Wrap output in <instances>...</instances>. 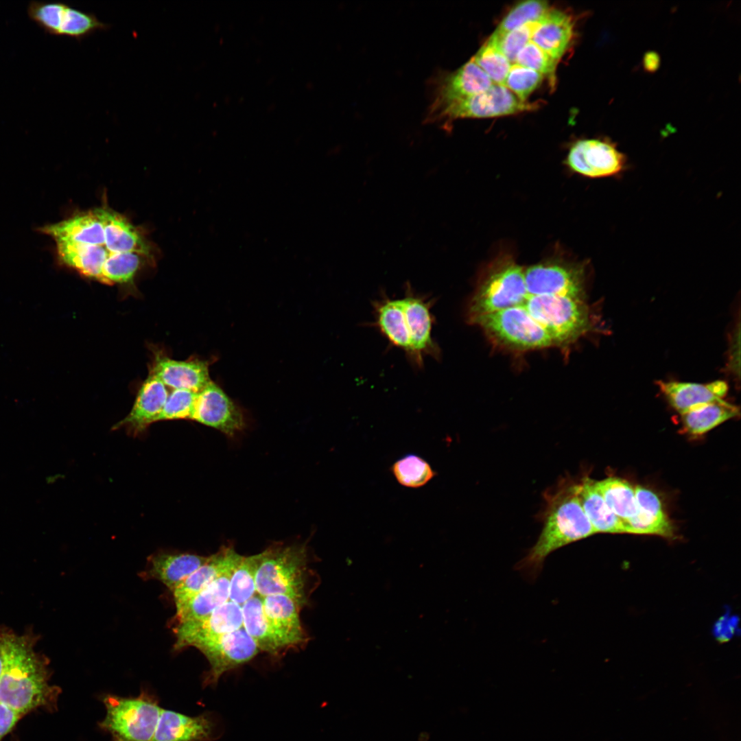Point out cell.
<instances>
[{
	"mask_svg": "<svg viewBox=\"0 0 741 741\" xmlns=\"http://www.w3.org/2000/svg\"><path fill=\"white\" fill-rule=\"evenodd\" d=\"M308 576L305 545L275 543L259 553L255 585L261 597L283 594L303 607L307 604Z\"/></svg>",
	"mask_w": 741,
	"mask_h": 741,
	"instance_id": "obj_3",
	"label": "cell"
},
{
	"mask_svg": "<svg viewBox=\"0 0 741 741\" xmlns=\"http://www.w3.org/2000/svg\"><path fill=\"white\" fill-rule=\"evenodd\" d=\"M529 296L552 295L585 299V274L582 268L544 263L524 270Z\"/></svg>",
	"mask_w": 741,
	"mask_h": 741,
	"instance_id": "obj_12",
	"label": "cell"
},
{
	"mask_svg": "<svg viewBox=\"0 0 741 741\" xmlns=\"http://www.w3.org/2000/svg\"><path fill=\"white\" fill-rule=\"evenodd\" d=\"M543 75L517 63L511 65L504 86L521 101L527 97L541 83Z\"/></svg>",
	"mask_w": 741,
	"mask_h": 741,
	"instance_id": "obj_36",
	"label": "cell"
},
{
	"mask_svg": "<svg viewBox=\"0 0 741 741\" xmlns=\"http://www.w3.org/2000/svg\"><path fill=\"white\" fill-rule=\"evenodd\" d=\"M578 494L583 510L596 533H627L626 525L608 507L595 480L583 477L578 482Z\"/></svg>",
	"mask_w": 741,
	"mask_h": 741,
	"instance_id": "obj_27",
	"label": "cell"
},
{
	"mask_svg": "<svg viewBox=\"0 0 741 741\" xmlns=\"http://www.w3.org/2000/svg\"><path fill=\"white\" fill-rule=\"evenodd\" d=\"M566 163L580 175L603 178L622 173L626 169V158L611 141L583 139L572 146Z\"/></svg>",
	"mask_w": 741,
	"mask_h": 741,
	"instance_id": "obj_11",
	"label": "cell"
},
{
	"mask_svg": "<svg viewBox=\"0 0 741 741\" xmlns=\"http://www.w3.org/2000/svg\"><path fill=\"white\" fill-rule=\"evenodd\" d=\"M523 305L548 333L554 345L569 346L594 329L593 315L584 298L528 296Z\"/></svg>",
	"mask_w": 741,
	"mask_h": 741,
	"instance_id": "obj_4",
	"label": "cell"
},
{
	"mask_svg": "<svg viewBox=\"0 0 741 741\" xmlns=\"http://www.w3.org/2000/svg\"><path fill=\"white\" fill-rule=\"evenodd\" d=\"M110 25L98 19L92 12L80 10L61 2L58 13L55 36H67L81 40L97 31L107 30Z\"/></svg>",
	"mask_w": 741,
	"mask_h": 741,
	"instance_id": "obj_30",
	"label": "cell"
},
{
	"mask_svg": "<svg viewBox=\"0 0 741 741\" xmlns=\"http://www.w3.org/2000/svg\"><path fill=\"white\" fill-rule=\"evenodd\" d=\"M544 1H526L515 6L502 19L493 34L500 36L529 23L540 20L548 11Z\"/></svg>",
	"mask_w": 741,
	"mask_h": 741,
	"instance_id": "obj_34",
	"label": "cell"
},
{
	"mask_svg": "<svg viewBox=\"0 0 741 741\" xmlns=\"http://www.w3.org/2000/svg\"><path fill=\"white\" fill-rule=\"evenodd\" d=\"M528 296L524 270L510 258H500L480 281L467 306V320L523 305Z\"/></svg>",
	"mask_w": 741,
	"mask_h": 741,
	"instance_id": "obj_6",
	"label": "cell"
},
{
	"mask_svg": "<svg viewBox=\"0 0 741 741\" xmlns=\"http://www.w3.org/2000/svg\"><path fill=\"white\" fill-rule=\"evenodd\" d=\"M168 395L167 386L150 373L139 388L129 414L113 428L126 427L133 435L143 432L150 424L157 421Z\"/></svg>",
	"mask_w": 741,
	"mask_h": 741,
	"instance_id": "obj_18",
	"label": "cell"
},
{
	"mask_svg": "<svg viewBox=\"0 0 741 741\" xmlns=\"http://www.w3.org/2000/svg\"><path fill=\"white\" fill-rule=\"evenodd\" d=\"M517 64L546 75L554 80L557 60L530 40L518 53Z\"/></svg>",
	"mask_w": 741,
	"mask_h": 741,
	"instance_id": "obj_38",
	"label": "cell"
},
{
	"mask_svg": "<svg viewBox=\"0 0 741 741\" xmlns=\"http://www.w3.org/2000/svg\"><path fill=\"white\" fill-rule=\"evenodd\" d=\"M150 373L172 390L198 392L211 381L207 362L179 361L161 353L154 355Z\"/></svg>",
	"mask_w": 741,
	"mask_h": 741,
	"instance_id": "obj_16",
	"label": "cell"
},
{
	"mask_svg": "<svg viewBox=\"0 0 741 741\" xmlns=\"http://www.w3.org/2000/svg\"><path fill=\"white\" fill-rule=\"evenodd\" d=\"M4 663L0 677V703L23 716L55 703L59 692L49 684L47 664L27 635L3 633Z\"/></svg>",
	"mask_w": 741,
	"mask_h": 741,
	"instance_id": "obj_2",
	"label": "cell"
},
{
	"mask_svg": "<svg viewBox=\"0 0 741 741\" xmlns=\"http://www.w3.org/2000/svg\"><path fill=\"white\" fill-rule=\"evenodd\" d=\"M242 611L243 627L259 650L277 655L285 649L265 614L261 596L256 593L246 601Z\"/></svg>",
	"mask_w": 741,
	"mask_h": 741,
	"instance_id": "obj_28",
	"label": "cell"
},
{
	"mask_svg": "<svg viewBox=\"0 0 741 741\" xmlns=\"http://www.w3.org/2000/svg\"><path fill=\"white\" fill-rule=\"evenodd\" d=\"M643 67L648 72L656 71L660 64V58L655 51L647 52L643 58Z\"/></svg>",
	"mask_w": 741,
	"mask_h": 741,
	"instance_id": "obj_42",
	"label": "cell"
},
{
	"mask_svg": "<svg viewBox=\"0 0 741 741\" xmlns=\"http://www.w3.org/2000/svg\"><path fill=\"white\" fill-rule=\"evenodd\" d=\"M595 484L608 507L624 524L637 514L635 489L628 482L609 477Z\"/></svg>",
	"mask_w": 741,
	"mask_h": 741,
	"instance_id": "obj_31",
	"label": "cell"
},
{
	"mask_svg": "<svg viewBox=\"0 0 741 741\" xmlns=\"http://www.w3.org/2000/svg\"><path fill=\"white\" fill-rule=\"evenodd\" d=\"M736 620L734 618L728 620L725 616L721 618L716 625L715 631L716 635L720 639L727 640L732 635L736 628Z\"/></svg>",
	"mask_w": 741,
	"mask_h": 741,
	"instance_id": "obj_41",
	"label": "cell"
},
{
	"mask_svg": "<svg viewBox=\"0 0 741 741\" xmlns=\"http://www.w3.org/2000/svg\"><path fill=\"white\" fill-rule=\"evenodd\" d=\"M493 84L471 58L455 72L438 81L429 110L479 94Z\"/></svg>",
	"mask_w": 741,
	"mask_h": 741,
	"instance_id": "obj_17",
	"label": "cell"
},
{
	"mask_svg": "<svg viewBox=\"0 0 741 741\" xmlns=\"http://www.w3.org/2000/svg\"><path fill=\"white\" fill-rule=\"evenodd\" d=\"M213 723L204 715L189 716L161 709L152 741H208Z\"/></svg>",
	"mask_w": 741,
	"mask_h": 741,
	"instance_id": "obj_23",
	"label": "cell"
},
{
	"mask_svg": "<svg viewBox=\"0 0 741 741\" xmlns=\"http://www.w3.org/2000/svg\"><path fill=\"white\" fill-rule=\"evenodd\" d=\"M471 323L478 325L493 341L510 349L524 351L554 345L548 333L524 305L479 316Z\"/></svg>",
	"mask_w": 741,
	"mask_h": 741,
	"instance_id": "obj_7",
	"label": "cell"
},
{
	"mask_svg": "<svg viewBox=\"0 0 741 741\" xmlns=\"http://www.w3.org/2000/svg\"><path fill=\"white\" fill-rule=\"evenodd\" d=\"M234 569L219 576L189 601L179 611L176 612L174 625L199 621L209 615L217 607L227 602L229 600L230 579Z\"/></svg>",
	"mask_w": 741,
	"mask_h": 741,
	"instance_id": "obj_26",
	"label": "cell"
},
{
	"mask_svg": "<svg viewBox=\"0 0 741 741\" xmlns=\"http://www.w3.org/2000/svg\"><path fill=\"white\" fill-rule=\"evenodd\" d=\"M242 556L233 548L223 546L208 561L186 578L173 591L176 612L189 601L228 570L234 569Z\"/></svg>",
	"mask_w": 741,
	"mask_h": 741,
	"instance_id": "obj_15",
	"label": "cell"
},
{
	"mask_svg": "<svg viewBox=\"0 0 741 741\" xmlns=\"http://www.w3.org/2000/svg\"><path fill=\"white\" fill-rule=\"evenodd\" d=\"M263 598L265 614L285 648L296 647L307 641L300 620L302 607L292 598L283 594Z\"/></svg>",
	"mask_w": 741,
	"mask_h": 741,
	"instance_id": "obj_19",
	"label": "cell"
},
{
	"mask_svg": "<svg viewBox=\"0 0 741 741\" xmlns=\"http://www.w3.org/2000/svg\"><path fill=\"white\" fill-rule=\"evenodd\" d=\"M634 489L637 512L625 523L627 533L673 537L674 528L658 495L642 486H636Z\"/></svg>",
	"mask_w": 741,
	"mask_h": 741,
	"instance_id": "obj_21",
	"label": "cell"
},
{
	"mask_svg": "<svg viewBox=\"0 0 741 741\" xmlns=\"http://www.w3.org/2000/svg\"><path fill=\"white\" fill-rule=\"evenodd\" d=\"M536 23L525 24L500 36L492 34L489 40L497 45L510 63L515 62L518 53L530 40Z\"/></svg>",
	"mask_w": 741,
	"mask_h": 741,
	"instance_id": "obj_37",
	"label": "cell"
},
{
	"mask_svg": "<svg viewBox=\"0 0 741 741\" xmlns=\"http://www.w3.org/2000/svg\"><path fill=\"white\" fill-rule=\"evenodd\" d=\"M739 408L724 399L700 405L681 414L685 430L693 435L703 434L739 414Z\"/></svg>",
	"mask_w": 741,
	"mask_h": 741,
	"instance_id": "obj_29",
	"label": "cell"
},
{
	"mask_svg": "<svg viewBox=\"0 0 741 741\" xmlns=\"http://www.w3.org/2000/svg\"><path fill=\"white\" fill-rule=\"evenodd\" d=\"M243 627L242 606L228 600L207 617L194 622L174 626V649L195 646L197 644L233 632Z\"/></svg>",
	"mask_w": 741,
	"mask_h": 741,
	"instance_id": "obj_14",
	"label": "cell"
},
{
	"mask_svg": "<svg viewBox=\"0 0 741 741\" xmlns=\"http://www.w3.org/2000/svg\"><path fill=\"white\" fill-rule=\"evenodd\" d=\"M372 305L375 319L372 325L379 329L391 346L403 351L407 357L410 351V339L401 298H391L382 292Z\"/></svg>",
	"mask_w": 741,
	"mask_h": 741,
	"instance_id": "obj_24",
	"label": "cell"
},
{
	"mask_svg": "<svg viewBox=\"0 0 741 741\" xmlns=\"http://www.w3.org/2000/svg\"><path fill=\"white\" fill-rule=\"evenodd\" d=\"M657 385L670 405L681 414L700 405L721 401L729 386L723 380L706 384L658 381Z\"/></svg>",
	"mask_w": 741,
	"mask_h": 741,
	"instance_id": "obj_20",
	"label": "cell"
},
{
	"mask_svg": "<svg viewBox=\"0 0 741 741\" xmlns=\"http://www.w3.org/2000/svg\"><path fill=\"white\" fill-rule=\"evenodd\" d=\"M209 556L191 553L161 552L152 555L141 577L163 583L172 592L191 573L205 563Z\"/></svg>",
	"mask_w": 741,
	"mask_h": 741,
	"instance_id": "obj_22",
	"label": "cell"
},
{
	"mask_svg": "<svg viewBox=\"0 0 741 741\" xmlns=\"http://www.w3.org/2000/svg\"><path fill=\"white\" fill-rule=\"evenodd\" d=\"M573 30L570 16L559 10H549L537 21L530 40L558 60L570 44Z\"/></svg>",
	"mask_w": 741,
	"mask_h": 741,
	"instance_id": "obj_25",
	"label": "cell"
},
{
	"mask_svg": "<svg viewBox=\"0 0 741 741\" xmlns=\"http://www.w3.org/2000/svg\"><path fill=\"white\" fill-rule=\"evenodd\" d=\"M22 716L14 709L0 703V741L12 731Z\"/></svg>",
	"mask_w": 741,
	"mask_h": 741,
	"instance_id": "obj_40",
	"label": "cell"
},
{
	"mask_svg": "<svg viewBox=\"0 0 741 741\" xmlns=\"http://www.w3.org/2000/svg\"><path fill=\"white\" fill-rule=\"evenodd\" d=\"M542 530L534 545L515 565L530 581L543 569L546 558L554 551L595 534L581 505L578 482L565 476L543 494Z\"/></svg>",
	"mask_w": 741,
	"mask_h": 741,
	"instance_id": "obj_1",
	"label": "cell"
},
{
	"mask_svg": "<svg viewBox=\"0 0 741 741\" xmlns=\"http://www.w3.org/2000/svg\"><path fill=\"white\" fill-rule=\"evenodd\" d=\"M401 299L410 339V351L407 358L414 368L420 369L423 366L425 357L436 360H439L441 357L440 347L432 333L435 320L432 308L436 299L416 292L409 282L405 285Z\"/></svg>",
	"mask_w": 741,
	"mask_h": 741,
	"instance_id": "obj_9",
	"label": "cell"
},
{
	"mask_svg": "<svg viewBox=\"0 0 741 741\" xmlns=\"http://www.w3.org/2000/svg\"><path fill=\"white\" fill-rule=\"evenodd\" d=\"M196 392L187 390H172L158 417L157 421L190 419Z\"/></svg>",
	"mask_w": 741,
	"mask_h": 741,
	"instance_id": "obj_39",
	"label": "cell"
},
{
	"mask_svg": "<svg viewBox=\"0 0 741 741\" xmlns=\"http://www.w3.org/2000/svg\"><path fill=\"white\" fill-rule=\"evenodd\" d=\"M190 419L230 437L242 431L246 425L240 409L211 381L196 392Z\"/></svg>",
	"mask_w": 741,
	"mask_h": 741,
	"instance_id": "obj_13",
	"label": "cell"
},
{
	"mask_svg": "<svg viewBox=\"0 0 741 741\" xmlns=\"http://www.w3.org/2000/svg\"><path fill=\"white\" fill-rule=\"evenodd\" d=\"M4 632H0V677L3 668L4 663Z\"/></svg>",
	"mask_w": 741,
	"mask_h": 741,
	"instance_id": "obj_43",
	"label": "cell"
},
{
	"mask_svg": "<svg viewBox=\"0 0 741 741\" xmlns=\"http://www.w3.org/2000/svg\"><path fill=\"white\" fill-rule=\"evenodd\" d=\"M537 108V104L521 101L505 86L493 84L479 94L429 110L426 121L436 122L459 118L499 117Z\"/></svg>",
	"mask_w": 741,
	"mask_h": 741,
	"instance_id": "obj_8",
	"label": "cell"
},
{
	"mask_svg": "<svg viewBox=\"0 0 741 741\" xmlns=\"http://www.w3.org/2000/svg\"><path fill=\"white\" fill-rule=\"evenodd\" d=\"M472 59L493 84L504 86L511 63L494 43L488 39Z\"/></svg>",
	"mask_w": 741,
	"mask_h": 741,
	"instance_id": "obj_35",
	"label": "cell"
},
{
	"mask_svg": "<svg viewBox=\"0 0 741 741\" xmlns=\"http://www.w3.org/2000/svg\"><path fill=\"white\" fill-rule=\"evenodd\" d=\"M194 647L210 665L204 679V686L215 685L224 673L249 661L259 651L244 627L200 642Z\"/></svg>",
	"mask_w": 741,
	"mask_h": 741,
	"instance_id": "obj_10",
	"label": "cell"
},
{
	"mask_svg": "<svg viewBox=\"0 0 741 741\" xmlns=\"http://www.w3.org/2000/svg\"><path fill=\"white\" fill-rule=\"evenodd\" d=\"M259 554L242 556L235 567L229 583V600L242 606L256 592L255 576Z\"/></svg>",
	"mask_w": 741,
	"mask_h": 741,
	"instance_id": "obj_33",
	"label": "cell"
},
{
	"mask_svg": "<svg viewBox=\"0 0 741 741\" xmlns=\"http://www.w3.org/2000/svg\"><path fill=\"white\" fill-rule=\"evenodd\" d=\"M106 716L99 723L112 741H152L161 708L157 698L148 692L138 696L103 697Z\"/></svg>",
	"mask_w": 741,
	"mask_h": 741,
	"instance_id": "obj_5",
	"label": "cell"
},
{
	"mask_svg": "<svg viewBox=\"0 0 741 741\" xmlns=\"http://www.w3.org/2000/svg\"><path fill=\"white\" fill-rule=\"evenodd\" d=\"M390 471L401 485L414 489L425 485L436 475L429 462L414 454L399 458L392 464Z\"/></svg>",
	"mask_w": 741,
	"mask_h": 741,
	"instance_id": "obj_32",
	"label": "cell"
}]
</instances>
